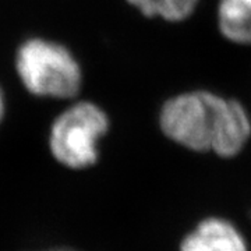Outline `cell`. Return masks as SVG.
<instances>
[{
	"label": "cell",
	"mask_w": 251,
	"mask_h": 251,
	"mask_svg": "<svg viewBox=\"0 0 251 251\" xmlns=\"http://www.w3.org/2000/svg\"><path fill=\"white\" fill-rule=\"evenodd\" d=\"M16 67L24 87L38 97L72 98L80 91V64L60 44L28 39L18 49Z\"/></svg>",
	"instance_id": "cell-2"
},
{
	"label": "cell",
	"mask_w": 251,
	"mask_h": 251,
	"mask_svg": "<svg viewBox=\"0 0 251 251\" xmlns=\"http://www.w3.org/2000/svg\"><path fill=\"white\" fill-rule=\"evenodd\" d=\"M218 24L225 38L236 44H251V0H221Z\"/></svg>",
	"instance_id": "cell-5"
},
{
	"label": "cell",
	"mask_w": 251,
	"mask_h": 251,
	"mask_svg": "<svg viewBox=\"0 0 251 251\" xmlns=\"http://www.w3.org/2000/svg\"><path fill=\"white\" fill-rule=\"evenodd\" d=\"M180 251H247V246L233 225L209 218L183 240Z\"/></svg>",
	"instance_id": "cell-4"
},
{
	"label": "cell",
	"mask_w": 251,
	"mask_h": 251,
	"mask_svg": "<svg viewBox=\"0 0 251 251\" xmlns=\"http://www.w3.org/2000/svg\"><path fill=\"white\" fill-rule=\"evenodd\" d=\"M108 128V116L102 109L90 102L75 103L54 120L50 151L67 168H88L98 161V141Z\"/></svg>",
	"instance_id": "cell-3"
},
{
	"label": "cell",
	"mask_w": 251,
	"mask_h": 251,
	"mask_svg": "<svg viewBox=\"0 0 251 251\" xmlns=\"http://www.w3.org/2000/svg\"><path fill=\"white\" fill-rule=\"evenodd\" d=\"M3 113H4V99H3V94L0 91V120L3 117Z\"/></svg>",
	"instance_id": "cell-7"
},
{
	"label": "cell",
	"mask_w": 251,
	"mask_h": 251,
	"mask_svg": "<svg viewBox=\"0 0 251 251\" xmlns=\"http://www.w3.org/2000/svg\"><path fill=\"white\" fill-rule=\"evenodd\" d=\"M147 17L181 21L191 16L200 0H127Z\"/></svg>",
	"instance_id": "cell-6"
},
{
	"label": "cell",
	"mask_w": 251,
	"mask_h": 251,
	"mask_svg": "<svg viewBox=\"0 0 251 251\" xmlns=\"http://www.w3.org/2000/svg\"><path fill=\"white\" fill-rule=\"evenodd\" d=\"M44 251H75V250L67 249V247H59V249H50V250H44Z\"/></svg>",
	"instance_id": "cell-8"
},
{
	"label": "cell",
	"mask_w": 251,
	"mask_h": 251,
	"mask_svg": "<svg viewBox=\"0 0 251 251\" xmlns=\"http://www.w3.org/2000/svg\"><path fill=\"white\" fill-rule=\"evenodd\" d=\"M162 131L191 151H214L232 158L242 151L251 134L246 109L234 99L208 91H193L169 99L159 115Z\"/></svg>",
	"instance_id": "cell-1"
}]
</instances>
